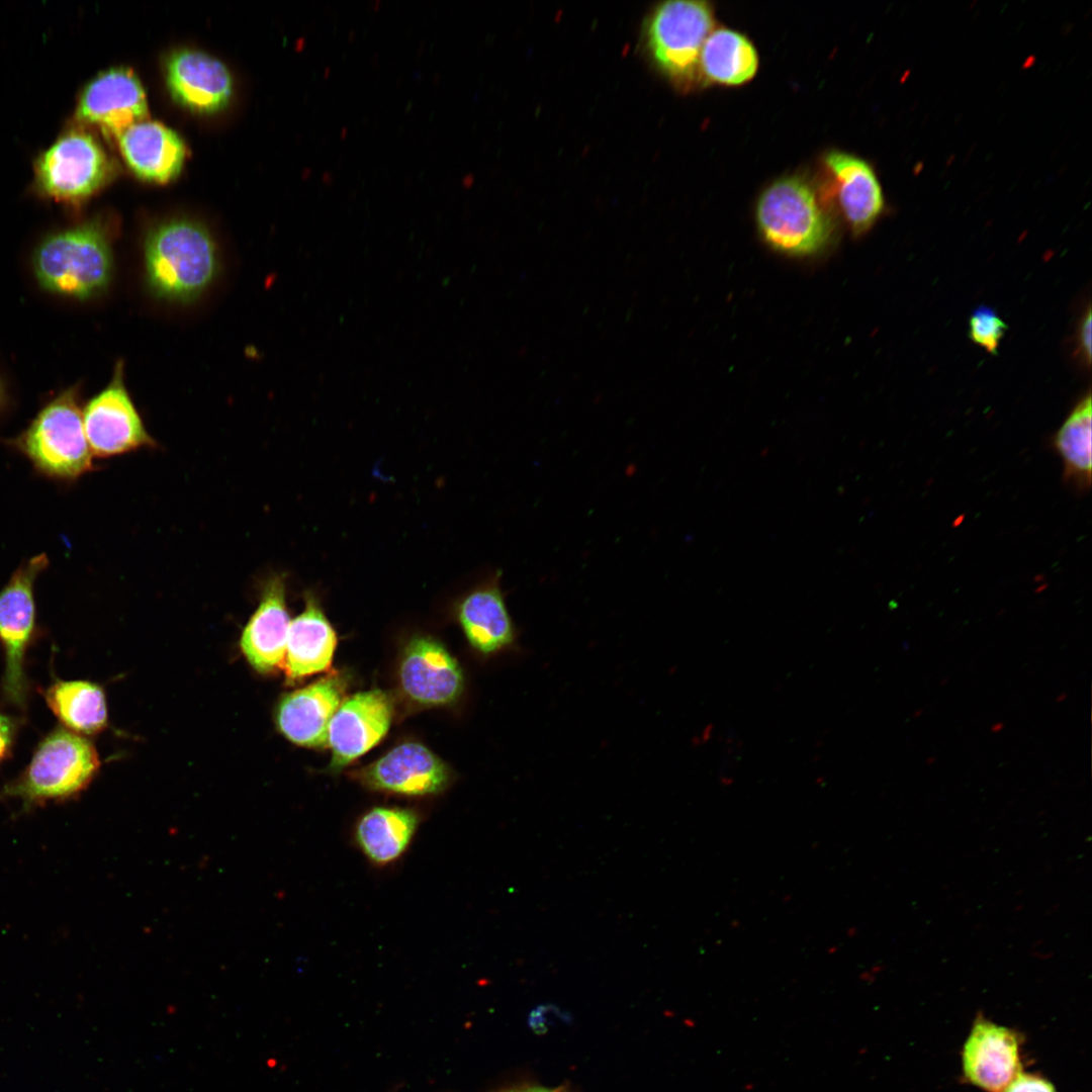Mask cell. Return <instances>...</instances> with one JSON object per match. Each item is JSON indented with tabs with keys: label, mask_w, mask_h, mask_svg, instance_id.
I'll return each instance as SVG.
<instances>
[{
	"label": "cell",
	"mask_w": 1092,
	"mask_h": 1092,
	"mask_svg": "<svg viewBox=\"0 0 1092 1092\" xmlns=\"http://www.w3.org/2000/svg\"><path fill=\"white\" fill-rule=\"evenodd\" d=\"M99 767L91 741L63 726L56 727L40 739L27 765L3 786L0 796L19 801L22 810L64 802L84 791Z\"/></svg>",
	"instance_id": "1"
},
{
	"label": "cell",
	"mask_w": 1092,
	"mask_h": 1092,
	"mask_svg": "<svg viewBox=\"0 0 1092 1092\" xmlns=\"http://www.w3.org/2000/svg\"><path fill=\"white\" fill-rule=\"evenodd\" d=\"M149 284L159 297L189 301L213 280L218 268L215 244L205 228L173 219L153 229L145 245Z\"/></svg>",
	"instance_id": "2"
},
{
	"label": "cell",
	"mask_w": 1092,
	"mask_h": 1092,
	"mask_svg": "<svg viewBox=\"0 0 1092 1092\" xmlns=\"http://www.w3.org/2000/svg\"><path fill=\"white\" fill-rule=\"evenodd\" d=\"M756 222L764 243L792 258L815 256L830 244L834 225L813 187L787 177L768 186L756 205Z\"/></svg>",
	"instance_id": "3"
},
{
	"label": "cell",
	"mask_w": 1092,
	"mask_h": 1092,
	"mask_svg": "<svg viewBox=\"0 0 1092 1092\" xmlns=\"http://www.w3.org/2000/svg\"><path fill=\"white\" fill-rule=\"evenodd\" d=\"M109 235L106 225L94 219L48 238L33 260L40 284L76 298L103 291L112 272Z\"/></svg>",
	"instance_id": "4"
},
{
	"label": "cell",
	"mask_w": 1092,
	"mask_h": 1092,
	"mask_svg": "<svg viewBox=\"0 0 1092 1092\" xmlns=\"http://www.w3.org/2000/svg\"><path fill=\"white\" fill-rule=\"evenodd\" d=\"M16 447L42 473L75 479L93 469L78 393L70 388L48 403L15 440Z\"/></svg>",
	"instance_id": "5"
},
{
	"label": "cell",
	"mask_w": 1092,
	"mask_h": 1092,
	"mask_svg": "<svg viewBox=\"0 0 1092 1092\" xmlns=\"http://www.w3.org/2000/svg\"><path fill=\"white\" fill-rule=\"evenodd\" d=\"M49 565L46 554L21 564L0 590V647L4 657L3 700L24 711L28 700L25 658L36 632L34 582Z\"/></svg>",
	"instance_id": "6"
},
{
	"label": "cell",
	"mask_w": 1092,
	"mask_h": 1092,
	"mask_svg": "<svg viewBox=\"0 0 1092 1092\" xmlns=\"http://www.w3.org/2000/svg\"><path fill=\"white\" fill-rule=\"evenodd\" d=\"M34 174L40 193L57 201L78 203L106 184L112 164L90 132L73 128L38 157Z\"/></svg>",
	"instance_id": "7"
},
{
	"label": "cell",
	"mask_w": 1092,
	"mask_h": 1092,
	"mask_svg": "<svg viewBox=\"0 0 1092 1092\" xmlns=\"http://www.w3.org/2000/svg\"><path fill=\"white\" fill-rule=\"evenodd\" d=\"M713 22L707 2L661 3L652 12L646 29L647 47L657 67L673 79L691 78Z\"/></svg>",
	"instance_id": "8"
},
{
	"label": "cell",
	"mask_w": 1092,
	"mask_h": 1092,
	"mask_svg": "<svg viewBox=\"0 0 1092 1092\" xmlns=\"http://www.w3.org/2000/svg\"><path fill=\"white\" fill-rule=\"evenodd\" d=\"M83 425L92 455L100 458L156 445L126 390L122 363L83 410Z\"/></svg>",
	"instance_id": "9"
},
{
	"label": "cell",
	"mask_w": 1092,
	"mask_h": 1092,
	"mask_svg": "<svg viewBox=\"0 0 1092 1092\" xmlns=\"http://www.w3.org/2000/svg\"><path fill=\"white\" fill-rule=\"evenodd\" d=\"M455 617L474 651L483 657L521 651L520 630L502 587V571L492 570L468 589L454 607Z\"/></svg>",
	"instance_id": "10"
},
{
	"label": "cell",
	"mask_w": 1092,
	"mask_h": 1092,
	"mask_svg": "<svg viewBox=\"0 0 1092 1092\" xmlns=\"http://www.w3.org/2000/svg\"><path fill=\"white\" fill-rule=\"evenodd\" d=\"M147 117L144 88L125 68L110 69L95 77L82 91L76 109L80 123L94 125L115 140Z\"/></svg>",
	"instance_id": "11"
},
{
	"label": "cell",
	"mask_w": 1092,
	"mask_h": 1092,
	"mask_svg": "<svg viewBox=\"0 0 1092 1092\" xmlns=\"http://www.w3.org/2000/svg\"><path fill=\"white\" fill-rule=\"evenodd\" d=\"M391 717V702L380 690L360 692L344 701L329 726V768L340 770L375 746L388 731Z\"/></svg>",
	"instance_id": "12"
},
{
	"label": "cell",
	"mask_w": 1092,
	"mask_h": 1092,
	"mask_svg": "<svg viewBox=\"0 0 1092 1092\" xmlns=\"http://www.w3.org/2000/svg\"><path fill=\"white\" fill-rule=\"evenodd\" d=\"M399 681L412 701L425 706L454 703L464 688L462 669L456 659L429 636L414 637L405 646Z\"/></svg>",
	"instance_id": "13"
},
{
	"label": "cell",
	"mask_w": 1092,
	"mask_h": 1092,
	"mask_svg": "<svg viewBox=\"0 0 1092 1092\" xmlns=\"http://www.w3.org/2000/svg\"><path fill=\"white\" fill-rule=\"evenodd\" d=\"M346 680L331 673L305 688L284 695L275 720L280 732L295 744L306 747L328 745L331 720L344 702Z\"/></svg>",
	"instance_id": "14"
},
{
	"label": "cell",
	"mask_w": 1092,
	"mask_h": 1092,
	"mask_svg": "<svg viewBox=\"0 0 1092 1092\" xmlns=\"http://www.w3.org/2000/svg\"><path fill=\"white\" fill-rule=\"evenodd\" d=\"M358 779L373 790L423 796L437 794L449 782L446 764L420 743H402L361 768Z\"/></svg>",
	"instance_id": "15"
},
{
	"label": "cell",
	"mask_w": 1092,
	"mask_h": 1092,
	"mask_svg": "<svg viewBox=\"0 0 1092 1092\" xmlns=\"http://www.w3.org/2000/svg\"><path fill=\"white\" fill-rule=\"evenodd\" d=\"M290 619L286 606V575L275 572L263 583L258 608L245 626L240 647L251 666L269 673L284 662Z\"/></svg>",
	"instance_id": "16"
},
{
	"label": "cell",
	"mask_w": 1092,
	"mask_h": 1092,
	"mask_svg": "<svg viewBox=\"0 0 1092 1092\" xmlns=\"http://www.w3.org/2000/svg\"><path fill=\"white\" fill-rule=\"evenodd\" d=\"M1019 1043L1014 1030L979 1016L963 1048L965 1078L987 1092H1001L1020 1073Z\"/></svg>",
	"instance_id": "17"
},
{
	"label": "cell",
	"mask_w": 1092,
	"mask_h": 1092,
	"mask_svg": "<svg viewBox=\"0 0 1092 1092\" xmlns=\"http://www.w3.org/2000/svg\"><path fill=\"white\" fill-rule=\"evenodd\" d=\"M166 77L173 98L201 113L216 112L228 104L233 91L230 72L213 57L192 50L171 55Z\"/></svg>",
	"instance_id": "18"
},
{
	"label": "cell",
	"mask_w": 1092,
	"mask_h": 1092,
	"mask_svg": "<svg viewBox=\"0 0 1092 1092\" xmlns=\"http://www.w3.org/2000/svg\"><path fill=\"white\" fill-rule=\"evenodd\" d=\"M825 164L835 178L838 202L854 237L868 233L884 211V196L872 167L863 160L832 151Z\"/></svg>",
	"instance_id": "19"
},
{
	"label": "cell",
	"mask_w": 1092,
	"mask_h": 1092,
	"mask_svg": "<svg viewBox=\"0 0 1092 1092\" xmlns=\"http://www.w3.org/2000/svg\"><path fill=\"white\" fill-rule=\"evenodd\" d=\"M116 141L126 164L142 179L165 183L182 168L184 144L175 131L160 122L135 123Z\"/></svg>",
	"instance_id": "20"
},
{
	"label": "cell",
	"mask_w": 1092,
	"mask_h": 1092,
	"mask_svg": "<svg viewBox=\"0 0 1092 1092\" xmlns=\"http://www.w3.org/2000/svg\"><path fill=\"white\" fill-rule=\"evenodd\" d=\"M304 602V610L290 622L288 630L283 665L290 681L327 670L337 643L317 598L308 592Z\"/></svg>",
	"instance_id": "21"
},
{
	"label": "cell",
	"mask_w": 1092,
	"mask_h": 1092,
	"mask_svg": "<svg viewBox=\"0 0 1092 1092\" xmlns=\"http://www.w3.org/2000/svg\"><path fill=\"white\" fill-rule=\"evenodd\" d=\"M41 694L63 727L84 735L96 734L106 727L105 694L97 684L57 678Z\"/></svg>",
	"instance_id": "22"
},
{
	"label": "cell",
	"mask_w": 1092,
	"mask_h": 1092,
	"mask_svg": "<svg viewBox=\"0 0 1092 1092\" xmlns=\"http://www.w3.org/2000/svg\"><path fill=\"white\" fill-rule=\"evenodd\" d=\"M418 824L415 811L376 807L360 818L355 837L366 857L376 864H386L407 848Z\"/></svg>",
	"instance_id": "23"
},
{
	"label": "cell",
	"mask_w": 1092,
	"mask_h": 1092,
	"mask_svg": "<svg viewBox=\"0 0 1092 1092\" xmlns=\"http://www.w3.org/2000/svg\"><path fill=\"white\" fill-rule=\"evenodd\" d=\"M699 65L718 83L739 85L750 80L758 66L757 53L741 33L720 28L711 32L701 51Z\"/></svg>",
	"instance_id": "24"
},
{
	"label": "cell",
	"mask_w": 1092,
	"mask_h": 1092,
	"mask_svg": "<svg viewBox=\"0 0 1092 1092\" xmlns=\"http://www.w3.org/2000/svg\"><path fill=\"white\" fill-rule=\"evenodd\" d=\"M1091 393L1073 407L1054 436L1053 444L1064 465V478L1079 490L1091 484Z\"/></svg>",
	"instance_id": "25"
},
{
	"label": "cell",
	"mask_w": 1092,
	"mask_h": 1092,
	"mask_svg": "<svg viewBox=\"0 0 1092 1092\" xmlns=\"http://www.w3.org/2000/svg\"><path fill=\"white\" fill-rule=\"evenodd\" d=\"M1008 327L990 306L980 305L969 320L970 339L990 354H997Z\"/></svg>",
	"instance_id": "26"
},
{
	"label": "cell",
	"mask_w": 1092,
	"mask_h": 1092,
	"mask_svg": "<svg viewBox=\"0 0 1092 1092\" xmlns=\"http://www.w3.org/2000/svg\"><path fill=\"white\" fill-rule=\"evenodd\" d=\"M1091 307L1087 306L1080 316L1075 334V357L1084 366L1091 365Z\"/></svg>",
	"instance_id": "27"
},
{
	"label": "cell",
	"mask_w": 1092,
	"mask_h": 1092,
	"mask_svg": "<svg viewBox=\"0 0 1092 1092\" xmlns=\"http://www.w3.org/2000/svg\"><path fill=\"white\" fill-rule=\"evenodd\" d=\"M21 720L0 712V765L10 756Z\"/></svg>",
	"instance_id": "28"
},
{
	"label": "cell",
	"mask_w": 1092,
	"mask_h": 1092,
	"mask_svg": "<svg viewBox=\"0 0 1092 1092\" xmlns=\"http://www.w3.org/2000/svg\"><path fill=\"white\" fill-rule=\"evenodd\" d=\"M1001 1092H1056V1089L1040 1076L1020 1072Z\"/></svg>",
	"instance_id": "29"
},
{
	"label": "cell",
	"mask_w": 1092,
	"mask_h": 1092,
	"mask_svg": "<svg viewBox=\"0 0 1092 1092\" xmlns=\"http://www.w3.org/2000/svg\"><path fill=\"white\" fill-rule=\"evenodd\" d=\"M725 744L726 747L721 764V779L729 782L732 769L737 766V761L739 760L738 754L740 752V742L733 731H730Z\"/></svg>",
	"instance_id": "30"
},
{
	"label": "cell",
	"mask_w": 1092,
	"mask_h": 1092,
	"mask_svg": "<svg viewBox=\"0 0 1092 1092\" xmlns=\"http://www.w3.org/2000/svg\"><path fill=\"white\" fill-rule=\"evenodd\" d=\"M507 1092H565V1091H562L560 1089H549V1088H544V1087H536V1086L532 1087L531 1086V1087L513 1089V1090H509Z\"/></svg>",
	"instance_id": "31"
},
{
	"label": "cell",
	"mask_w": 1092,
	"mask_h": 1092,
	"mask_svg": "<svg viewBox=\"0 0 1092 1092\" xmlns=\"http://www.w3.org/2000/svg\"><path fill=\"white\" fill-rule=\"evenodd\" d=\"M323 180L325 182H331L333 180V174H331L330 172H324Z\"/></svg>",
	"instance_id": "32"
},
{
	"label": "cell",
	"mask_w": 1092,
	"mask_h": 1092,
	"mask_svg": "<svg viewBox=\"0 0 1092 1092\" xmlns=\"http://www.w3.org/2000/svg\"><path fill=\"white\" fill-rule=\"evenodd\" d=\"M1003 727H1004L1003 723H997L996 725L992 726L991 731L992 732H998V731L1002 730Z\"/></svg>",
	"instance_id": "33"
},
{
	"label": "cell",
	"mask_w": 1092,
	"mask_h": 1092,
	"mask_svg": "<svg viewBox=\"0 0 1092 1092\" xmlns=\"http://www.w3.org/2000/svg\"><path fill=\"white\" fill-rule=\"evenodd\" d=\"M1066 698H1067V695H1066V694H1062L1061 696H1059V697H1058L1057 701H1058V702H1061V701H1063V700H1064V699H1066Z\"/></svg>",
	"instance_id": "34"
},
{
	"label": "cell",
	"mask_w": 1092,
	"mask_h": 1092,
	"mask_svg": "<svg viewBox=\"0 0 1092 1092\" xmlns=\"http://www.w3.org/2000/svg\"><path fill=\"white\" fill-rule=\"evenodd\" d=\"M346 132H347V128H346V127H343V128H342V132H341V135H342V136H344Z\"/></svg>",
	"instance_id": "35"
},
{
	"label": "cell",
	"mask_w": 1092,
	"mask_h": 1092,
	"mask_svg": "<svg viewBox=\"0 0 1092 1092\" xmlns=\"http://www.w3.org/2000/svg\"><path fill=\"white\" fill-rule=\"evenodd\" d=\"M354 34H355V32L353 30H351L350 33H349V38L351 39L354 36Z\"/></svg>",
	"instance_id": "36"
},
{
	"label": "cell",
	"mask_w": 1092,
	"mask_h": 1092,
	"mask_svg": "<svg viewBox=\"0 0 1092 1092\" xmlns=\"http://www.w3.org/2000/svg\"><path fill=\"white\" fill-rule=\"evenodd\" d=\"M329 72H330V68H329V67H327V68L325 69V75L327 76V75L329 74Z\"/></svg>",
	"instance_id": "37"
},
{
	"label": "cell",
	"mask_w": 1092,
	"mask_h": 1092,
	"mask_svg": "<svg viewBox=\"0 0 1092 1092\" xmlns=\"http://www.w3.org/2000/svg\"><path fill=\"white\" fill-rule=\"evenodd\" d=\"M436 79H437V80H439V79H440V76H439V74H435V75H434V80H436Z\"/></svg>",
	"instance_id": "38"
},
{
	"label": "cell",
	"mask_w": 1092,
	"mask_h": 1092,
	"mask_svg": "<svg viewBox=\"0 0 1092 1092\" xmlns=\"http://www.w3.org/2000/svg\"><path fill=\"white\" fill-rule=\"evenodd\" d=\"M934 758H928V763L932 762Z\"/></svg>",
	"instance_id": "39"
}]
</instances>
